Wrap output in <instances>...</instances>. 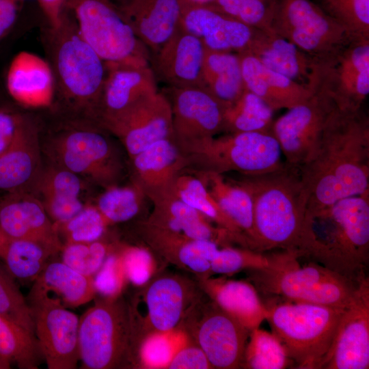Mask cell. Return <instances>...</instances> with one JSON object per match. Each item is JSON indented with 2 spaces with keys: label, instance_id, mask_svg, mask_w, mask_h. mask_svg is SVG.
Returning <instances> with one entry per match:
<instances>
[{
  "label": "cell",
  "instance_id": "6da1fadb",
  "mask_svg": "<svg viewBox=\"0 0 369 369\" xmlns=\"http://www.w3.org/2000/svg\"><path fill=\"white\" fill-rule=\"evenodd\" d=\"M299 168L309 195L308 208L369 193V118L362 107L336 105L314 154Z\"/></svg>",
  "mask_w": 369,
  "mask_h": 369
},
{
  "label": "cell",
  "instance_id": "7a4b0ae2",
  "mask_svg": "<svg viewBox=\"0 0 369 369\" xmlns=\"http://www.w3.org/2000/svg\"><path fill=\"white\" fill-rule=\"evenodd\" d=\"M299 253L357 280L369 260V193L308 208Z\"/></svg>",
  "mask_w": 369,
  "mask_h": 369
},
{
  "label": "cell",
  "instance_id": "3957f363",
  "mask_svg": "<svg viewBox=\"0 0 369 369\" xmlns=\"http://www.w3.org/2000/svg\"><path fill=\"white\" fill-rule=\"evenodd\" d=\"M238 183L253 202V232L249 249L299 252L309 195L299 168L284 163L272 172L241 176Z\"/></svg>",
  "mask_w": 369,
  "mask_h": 369
},
{
  "label": "cell",
  "instance_id": "277c9868",
  "mask_svg": "<svg viewBox=\"0 0 369 369\" xmlns=\"http://www.w3.org/2000/svg\"><path fill=\"white\" fill-rule=\"evenodd\" d=\"M43 42L54 74L55 93L99 124L105 62L81 36L72 15L66 8L58 27L47 25Z\"/></svg>",
  "mask_w": 369,
  "mask_h": 369
},
{
  "label": "cell",
  "instance_id": "5b68a950",
  "mask_svg": "<svg viewBox=\"0 0 369 369\" xmlns=\"http://www.w3.org/2000/svg\"><path fill=\"white\" fill-rule=\"evenodd\" d=\"M269 264L249 269L254 287L264 295L290 302L344 308L352 299L358 279L353 280L316 262L300 264L297 251L268 254Z\"/></svg>",
  "mask_w": 369,
  "mask_h": 369
},
{
  "label": "cell",
  "instance_id": "8992f818",
  "mask_svg": "<svg viewBox=\"0 0 369 369\" xmlns=\"http://www.w3.org/2000/svg\"><path fill=\"white\" fill-rule=\"evenodd\" d=\"M266 308V320L296 368L320 369L344 308L288 301Z\"/></svg>",
  "mask_w": 369,
  "mask_h": 369
},
{
  "label": "cell",
  "instance_id": "52a82bcc",
  "mask_svg": "<svg viewBox=\"0 0 369 369\" xmlns=\"http://www.w3.org/2000/svg\"><path fill=\"white\" fill-rule=\"evenodd\" d=\"M134 343L132 311L120 295L97 300L79 317L81 368H125L133 361Z\"/></svg>",
  "mask_w": 369,
  "mask_h": 369
},
{
  "label": "cell",
  "instance_id": "ba28073f",
  "mask_svg": "<svg viewBox=\"0 0 369 369\" xmlns=\"http://www.w3.org/2000/svg\"><path fill=\"white\" fill-rule=\"evenodd\" d=\"M281 154L272 131L225 133L210 137L191 150L186 155V169L259 175L282 167L284 162Z\"/></svg>",
  "mask_w": 369,
  "mask_h": 369
},
{
  "label": "cell",
  "instance_id": "9c48e42d",
  "mask_svg": "<svg viewBox=\"0 0 369 369\" xmlns=\"http://www.w3.org/2000/svg\"><path fill=\"white\" fill-rule=\"evenodd\" d=\"M84 40L106 63L150 64V54L111 0H66Z\"/></svg>",
  "mask_w": 369,
  "mask_h": 369
},
{
  "label": "cell",
  "instance_id": "30bf717a",
  "mask_svg": "<svg viewBox=\"0 0 369 369\" xmlns=\"http://www.w3.org/2000/svg\"><path fill=\"white\" fill-rule=\"evenodd\" d=\"M308 86L329 96L340 109H361L369 93V39L354 38L312 58Z\"/></svg>",
  "mask_w": 369,
  "mask_h": 369
},
{
  "label": "cell",
  "instance_id": "8fae6325",
  "mask_svg": "<svg viewBox=\"0 0 369 369\" xmlns=\"http://www.w3.org/2000/svg\"><path fill=\"white\" fill-rule=\"evenodd\" d=\"M271 27L311 58L323 57L359 38L312 0H276Z\"/></svg>",
  "mask_w": 369,
  "mask_h": 369
},
{
  "label": "cell",
  "instance_id": "7c38bea8",
  "mask_svg": "<svg viewBox=\"0 0 369 369\" xmlns=\"http://www.w3.org/2000/svg\"><path fill=\"white\" fill-rule=\"evenodd\" d=\"M50 145L49 152L55 164L104 189L117 185L124 174L119 152L96 128L69 130L55 137Z\"/></svg>",
  "mask_w": 369,
  "mask_h": 369
},
{
  "label": "cell",
  "instance_id": "4fadbf2b",
  "mask_svg": "<svg viewBox=\"0 0 369 369\" xmlns=\"http://www.w3.org/2000/svg\"><path fill=\"white\" fill-rule=\"evenodd\" d=\"M35 336L49 369H75L79 359V317L35 284L27 300Z\"/></svg>",
  "mask_w": 369,
  "mask_h": 369
},
{
  "label": "cell",
  "instance_id": "5bb4252c",
  "mask_svg": "<svg viewBox=\"0 0 369 369\" xmlns=\"http://www.w3.org/2000/svg\"><path fill=\"white\" fill-rule=\"evenodd\" d=\"M335 107L329 96L314 92L307 100L273 121L271 131L285 156V163L300 167L312 158Z\"/></svg>",
  "mask_w": 369,
  "mask_h": 369
},
{
  "label": "cell",
  "instance_id": "9a60e30c",
  "mask_svg": "<svg viewBox=\"0 0 369 369\" xmlns=\"http://www.w3.org/2000/svg\"><path fill=\"white\" fill-rule=\"evenodd\" d=\"M100 126L116 137L131 158L159 140L172 138L171 104L165 94L158 92L103 117Z\"/></svg>",
  "mask_w": 369,
  "mask_h": 369
},
{
  "label": "cell",
  "instance_id": "2e32d148",
  "mask_svg": "<svg viewBox=\"0 0 369 369\" xmlns=\"http://www.w3.org/2000/svg\"><path fill=\"white\" fill-rule=\"evenodd\" d=\"M172 113V139L185 156L222 132L224 107L205 88L168 87Z\"/></svg>",
  "mask_w": 369,
  "mask_h": 369
},
{
  "label": "cell",
  "instance_id": "e0dca14e",
  "mask_svg": "<svg viewBox=\"0 0 369 369\" xmlns=\"http://www.w3.org/2000/svg\"><path fill=\"white\" fill-rule=\"evenodd\" d=\"M369 368V279L361 275L320 369Z\"/></svg>",
  "mask_w": 369,
  "mask_h": 369
},
{
  "label": "cell",
  "instance_id": "ac0fdd59",
  "mask_svg": "<svg viewBox=\"0 0 369 369\" xmlns=\"http://www.w3.org/2000/svg\"><path fill=\"white\" fill-rule=\"evenodd\" d=\"M249 331L214 301L204 309L193 334L213 368L241 367Z\"/></svg>",
  "mask_w": 369,
  "mask_h": 369
},
{
  "label": "cell",
  "instance_id": "d6986e66",
  "mask_svg": "<svg viewBox=\"0 0 369 369\" xmlns=\"http://www.w3.org/2000/svg\"><path fill=\"white\" fill-rule=\"evenodd\" d=\"M206 48L195 36L181 29L150 55L156 77L168 87L205 88L203 65Z\"/></svg>",
  "mask_w": 369,
  "mask_h": 369
},
{
  "label": "cell",
  "instance_id": "ffe728a7",
  "mask_svg": "<svg viewBox=\"0 0 369 369\" xmlns=\"http://www.w3.org/2000/svg\"><path fill=\"white\" fill-rule=\"evenodd\" d=\"M42 170L37 126L20 114L12 141L0 154V189L30 193Z\"/></svg>",
  "mask_w": 369,
  "mask_h": 369
},
{
  "label": "cell",
  "instance_id": "44dd1931",
  "mask_svg": "<svg viewBox=\"0 0 369 369\" xmlns=\"http://www.w3.org/2000/svg\"><path fill=\"white\" fill-rule=\"evenodd\" d=\"M179 27L206 49L236 53L247 49L256 29L210 5L186 4Z\"/></svg>",
  "mask_w": 369,
  "mask_h": 369
},
{
  "label": "cell",
  "instance_id": "7402d4cb",
  "mask_svg": "<svg viewBox=\"0 0 369 369\" xmlns=\"http://www.w3.org/2000/svg\"><path fill=\"white\" fill-rule=\"evenodd\" d=\"M0 232L42 243L56 253L64 246L41 201L28 192L8 193L0 201Z\"/></svg>",
  "mask_w": 369,
  "mask_h": 369
},
{
  "label": "cell",
  "instance_id": "603a6c76",
  "mask_svg": "<svg viewBox=\"0 0 369 369\" xmlns=\"http://www.w3.org/2000/svg\"><path fill=\"white\" fill-rule=\"evenodd\" d=\"M131 180L150 201L172 193L176 178L188 167V161L172 138L159 140L129 158Z\"/></svg>",
  "mask_w": 369,
  "mask_h": 369
},
{
  "label": "cell",
  "instance_id": "cb8c5ba5",
  "mask_svg": "<svg viewBox=\"0 0 369 369\" xmlns=\"http://www.w3.org/2000/svg\"><path fill=\"white\" fill-rule=\"evenodd\" d=\"M186 3L183 0H120L122 16L150 55L174 34Z\"/></svg>",
  "mask_w": 369,
  "mask_h": 369
},
{
  "label": "cell",
  "instance_id": "d4e9b609",
  "mask_svg": "<svg viewBox=\"0 0 369 369\" xmlns=\"http://www.w3.org/2000/svg\"><path fill=\"white\" fill-rule=\"evenodd\" d=\"M150 202L152 209L145 221L154 227L189 239L213 241L219 245L239 244L234 235L214 226L204 215L177 197L173 191Z\"/></svg>",
  "mask_w": 369,
  "mask_h": 369
},
{
  "label": "cell",
  "instance_id": "484cf974",
  "mask_svg": "<svg viewBox=\"0 0 369 369\" xmlns=\"http://www.w3.org/2000/svg\"><path fill=\"white\" fill-rule=\"evenodd\" d=\"M5 85L12 98L30 108L49 107L55 95V81L49 61L29 51H20L12 59Z\"/></svg>",
  "mask_w": 369,
  "mask_h": 369
},
{
  "label": "cell",
  "instance_id": "4316f807",
  "mask_svg": "<svg viewBox=\"0 0 369 369\" xmlns=\"http://www.w3.org/2000/svg\"><path fill=\"white\" fill-rule=\"evenodd\" d=\"M105 66L100 121L159 92L150 64L105 62Z\"/></svg>",
  "mask_w": 369,
  "mask_h": 369
},
{
  "label": "cell",
  "instance_id": "83f0119b",
  "mask_svg": "<svg viewBox=\"0 0 369 369\" xmlns=\"http://www.w3.org/2000/svg\"><path fill=\"white\" fill-rule=\"evenodd\" d=\"M194 290L191 283L176 276L152 281L144 295L146 323L151 332L176 328L193 306Z\"/></svg>",
  "mask_w": 369,
  "mask_h": 369
},
{
  "label": "cell",
  "instance_id": "f1b7e54d",
  "mask_svg": "<svg viewBox=\"0 0 369 369\" xmlns=\"http://www.w3.org/2000/svg\"><path fill=\"white\" fill-rule=\"evenodd\" d=\"M237 54L245 88L260 97L273 111L289 109L313 94L309 86L264 67L249 53Z\"/></svg>",
  "mask_w": 369,
  "mask_h": 369
},
{
  "label": "cell",
  "instance_id": "f546056e",
  "mask_svg": "<svg viewBox=\"0 0 369 369\" xmlns=\"http://www.w3.org/2000/svg\"><path fill=\"white\" fill-rule=\"evenodd\" d=\"M139 233L152 249L170 261L202 275L210 274L211 263L219 245L210 240L189 239L182 236L141 223Z\"/></svg>",
  "mask_w": 369,
  "mask_h": 369
},
{
  "label": "cell",
  "instance_id": "4dcf8cb0",
  "mask_svg": "<svg viewBox=\"0 0 369 369\" xmlns=\"http://www.w3.org/2000/svg\"><path fill=\"white\" fill-rule=\"evenodd\" d=\"M264 67L308 86L312 58L271 29H256L245 51Z\"/></svg>",
  "mask_w": 369,
  "mask_h": 369
},
{
  "label": "cell",
  "instance_id": "1f68e13d",
  "mask_svg": "<svg viewBox=\"0 0 369 369\" xmlns=\"http://www.w3.org/2000/svg\"><path fill=\"white\" fill-rule=\"evenodd\" d=\"M82 182L78 175L53 163L42 172L33 192L42 202L48 216L55 225L63 223L85 206L79 199Z\"/></svg>",
  "mask_w": 369,
  "mask_h": 369
},
{
  "label": "cell",
  "instance_id": "d6a6232c",
  "mask_svg": "<svg viewBox=\"0 0 369 369\" xmlns=\"http://www.w3.org/2000/svg\"><path fill=\"white\" fill-rule=\"evenodd\" d=\"M203 289L221 310L249 331L266 320L268 310L257 290L243 281L202 278Z\"/></svg>",
  "mask_w": 369,
  "mask_h": 369
},
{
  "label": "cell",
  "instance_id": "836d02e7",
  "mask_svg": "<svg viewBox=\"0 0 369 369\" xmlns=\"http://www.w3.org/2000/svg\"><path fill=\"white\" fill-rule=\"evenodd\" d=\"M204 183L223 212L245 236L247 248L253 232V202L247 190L235 180L212 172L188 169Z\"/></svg>",
  "mask_w": 369,
  "mask_h": 369
},
{
  "label": "cell",
  "instance_id": "e575fe53",
  "mask_svg": "<svg viewBox=\"0 0 369 369\" xmlns=\"http://www.w3.org/2000/svg\"><path fill=\"white\" fill-rule=\"evenodd\" d=\"M203 79L205 89L224 108L234 103L245 89L240 58L233 52L206 49Z\"/></svg>",
  "mask_w": 369,
  "mask_h": 369
},
{
  "label": "cell",
  "instance_id": "d590c367",
  "mask_svg": "<svg viewBox=\"0 0 369 369\" xmlns=\"http://www.w3.org/2000/svg\"><path fill=\"white\" fill-rule=\"evenodd\" d=\"M34 284L48 292H53L65 307L85 304L96 293L94 277L84 275L62 261L47 263Z\"/></svg>",
  "mask_w": 369,
  "mask_h": 369
},
{
  "label": "cell",
  "instance_id": "8d00e7d4",
  "mask_svg": "<svg viewBox=\"0 0 369 369\" xmlns=\"http://www.w3.org/2000/svg\"><path fill=\"white\" fill-rule=\"evenodd\" d=\"M57 253L49 247L27 239L12 238L0 232V258L13 277L35 280Z\"/></svg>",
  "mask_w": 369,
  "mask_h": 369
},
{
  "label": "cell",
  "instance_id": "74e56055",
  "mask_svg": "<svg viewBox=\"0 0 369 369\" xmlns=\"http://www.w3.org/2000/svg\"><path fill=\"white\" fill-rule=\"evenodd\" d=\"M173 193L185 204L215 223L216 226L234 235L239 244L243 248L247 249L245 236L223 212L204 183L195 174L188 169L180 173L174 182Z\"/></svg>",
  "mask_w": 369,
  "mask_h": 369
},
{
  "label": "cell",
  "instance_id": "f35d334b",
  "mask_svg": "<svg viewBox=\"0 0 369 369\" xmlns=\"http://www.w3.org/2000/svg\"><path fill=\"white\" fill-rule=\"evenodd\" d=\"M41 357L36 336L0 316V369H38Z\"/></svg>",
  "mask_w": 369,
  "mask_h": 369
},
{
  "label": "cell",
  "instance_id": "ab89813d",
  "mask_svg": "<svg viewBox=\"0 0 369 369\" xmlns=\"http://www.w3.org/2000/svg\"><path fill=\"white\" fill-rule=\"evenodd\" d=\"M273 110L257 95L245 89L241 96L224 108L222 132H269Z\"/></svg>",
  "mask_w": 369,
  "mask_h": 369
},
{
  "label": "cell",
  "instance_id": "60d3db41",
  "mask_svg": "<svg viewBox=\"0 0 369 369\" xmlns=\"http://www.w3.org/2000/svg\"><path fill=\"white\" fill-rule=\"evenodd\" d=\"M146 200L144 191L134 182L105 189L95 206L109 225L130 221L141 211ZM150 201V200H149Z\"/></svg>",
  "mask_w": 369,
  "mask_h": 369
},
{
  "label": "cell",
  "instance_id": "b9f144b4",
  "mask_svg": "<svg viewBox=\"0 0 369 369\" xmlns=\"http://www.w3.org/2000/svg\"><path fill=\"white\" fill-rule=\"evenodd\" d=\"M241 366L250 369H283L293 364L273 334L259 327L250 331Z\"/></svg>",
  "mask_w": 369,
  "mask_h": 369
},
{
  "label": "cell",
  "instance_id": "7bdbcfd3",
  "mask_svg": "<svg viewBox=\"0 0 369 369\" xmlns=\"http://www.w3.org/2000/svg\"><path fill=\"white\" fill-rule=\"evenodd\" d=\"M189 341L187 333L176 328L150 332L140 345L141 365L147 368H167L177 351Z\"/></svg>",
  "mask_w": 369,
  "mask_h": 369
},
{
  "label": "cell",
  "instance_id": "ee69618b",
  "mask_svg": "<svg viewBox=\"0 0 369 369\" xmlns=\"http://www.w3.org/2000/svg\"><path fill=\"white\" fill-rule=\"evenodd\" d=\"M116 249L113 245L100 239L89 243L64 244L62 261L77 272L94 277L108 256Z\"/></svg>",
  "mask_w": 369,
  "mask_h": 369
},
{
  "label": "cell",
  "instance_id": "f6af8a7d",
  "mask_svg": "<svg viewBox=\"0 0 369 369\" xmlns=\"http://www.w3.org/2000/svg\"><path fill=\"white\" fill-rule=\"evenodd\" d=\"M353 36L369 39V0H317Z\"/></svg>",
  "mask_w": 369,
  "mask_h": 369
},
{
  "label": "cell",
  "instance_id": "bcb514c9",
  "mask_svg": "<svg viewBox=\"0 0 369 369\" xmlns=\"http://www.w3.org/2000/svg\"><path fill=\"white\" fill-rule=\"evenodd\" d=\"M109 226L96 206L88 204L72 218L55 227L59 237L63 235L66 244L100 240Z\"/></svg>",
  "mask_w": 369,
  "mask_h": 369
},
{
  "label": "cell",
  "instance_id": "7dc6e473",
  "mask_svg": "<svg viewBox=\"0 0 369 369\" xmlns=\"http://www.w3.org/2000/svg\"><path fill=\"white\" fill-rule=\"evenodd\" d=\"M0 316L35 335L31 312L14 277L0 264Z\"/></svg>",
  "mask_w": 369,
  "mask_h": 369
},
{
  "label": "cell",
  "instance_id": "c3c4849f",
  "mask_svg": "<svg viewBox=\"0 0 369 369\" xmlns=\"http://www.w3.org/2000/svg\"><path fill=\"white\" fill-rule=\"evenodd\" d=\"M276 0H215L210 5L258 29H271Z\"/></svg>",
  "mask_w": 369,
  "mask_h": 369
},
{
  "label": "cell",
  "instance_id": "681fc988",
  "mask_svg": "<svg viewBox=\"0 0 369 369\" xmlns=\"http://www.w3.org/2000/svg\"><path fill=\"white\" fill-rule=\"evenodd\" d=\"M268 254L249 249L224 246L218 249L210 266V274L230 275L243 269H256L269 264Z\"/></svg>",
  "mask_w": 369,
  "mask_h": 369
},
{
  "label": "cell",
  "instance_id": "f907efd6",
  "mask_svg": "<svg viewBox=\"0 0 369 369\" xmlns=\"http://www.w3.org/2000/svg\"><path fill=\"white\" fill-rule=\"evenodd\" d=\"M120 253L127 280L136 286L147 284L156 269L152 252L144 247L123 246Z\"/></svg>",
  "mask_w": 369,
  "mask_h": 369
},
{
  "label": "cell",
  "instance_id": "816d5d0a",
  "mask_svg": "<svg viewBox=\"0 0 369 369\" xmlns=\"http://www.w3.org/2000/svg\"><path fill=\"white\" fill-rule=\"evenodd\" d=\"M127 280L124 272L120 248L110 254L99 271L94 276L96 292L104 297L120 295Z\"/></svg>",
  "mask_w": 369,
  "mask_h": 369
},
{
  "label": "cell",
  "instance_id": "f5cc1de1",
  "mask_svg": "<svg viewBox=\"0 0 369 369\" xmlns=\"http://www.w3.org/2000/svg\"><path fill=\"white\" fill-rule=\"evenodd\" d=\"M189 342V341L177 351L167 368H213L203 351L197 345H191Z\"/></svg>",
  "mask_w": 369,
  "mask_h": 369
},
{
  "label": "cell",
  "instance_id": "db71d44e",
  "mask_svg": "<svg viewBox=\"0 0 369 369\" xmlns=\"http://www.w3.org/2000/svg\"><path fill=\"white\" fill-rule=\"evenodd\" d=\"M23 0H0V42L16 23Z\"/></svg>",
  "mask_w": 369,
  "mask_h": 369
},
{
  "label": "cell",
  "instance_id": "11a10c76",
  "mask_svg": "<svg viewBox=\"0 0 369 369\" xmlns=\"http://www.w3.org/2000/svg\"><path fill=\"white\" fill-rule=\"evenodd\" d=\"M20 116L18 113L0 110V154L12 141Z\"/></svg>",
  "mask_w": 369,
  "mask_h": 369
},
{
  "label": "cell",
  "instance_id": "9f6ffc18",
  "mask_svg": "<svg viewBox=\"0 0 369 369\" xmlns=\"http://www.w3.org/2000/svg\"><path fill=\"white\" fill-rule=\"evenodd\" d=\"M45 16L48 26L58 27L62 20L66 0H37Z\"/></svg>",
  "mask_w": 369,
  "mask_h": 369
},
{
  "label": "cell",
  "instance_id": "6f0895ef",
  "mask_svg": "<svg viewBox=\"0 0 369 369\" xmlns=\"http://www.w3.org/2000/svg\"><path fill=\"white\" fill-rule=\"evenodd\" d=\"M187 5H210L213 3L215 0H183Z\"/></svg>",
  "mask_w": 369,
  "mask_h": 369
}]
</instances>
